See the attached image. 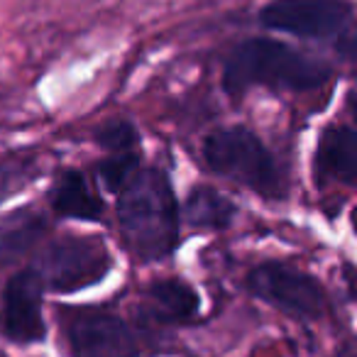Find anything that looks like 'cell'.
<instances>
[{
  "label": "cell",
  "instance_id": "obj_1",
  "mask_svg": "<svg viewBox=\"0 0 357 357\" xmlns=\"http://www.w3.org/2000/svg\"><path fill=\"white\" fill-rule=\"evenodd\" d=\"M120 233L130 252L142 262L162 259L178 243V213L169 178L157 169H137L120 189Z\"/></svg>",
  "mask_w": 357,
  "mask_h": 357
},
{
  "label": "cell",
  "instance_id": "obj_2",
  "mask_svg": "<svg viewBox=\"0 0 357 357\" xmlns=\"http://www.w3.org/2000/svg\"><path fill=\"white\" fill-rule=\"evenodd\" d=\"M328 79L331 66L323 59L274 40L243 42L223 69V86L230 96H243L255 86L306 93L321 89Z\"/></svg>",
  "mask_w": 357,
  "mask_h": 357
},
{
  "label": "cell",
  "instance_id": "obj_3",
  "mask_svg": "<svg viewBox=\"0 0 357 357\" xmlns=\"http://www.w3.org/2000/svg\"><path fill=\"white\" fill-rule=\"evenodd\" d=\"M204 159L215 174L262 194L267 199H284L287 186L262 139L248 128L215 130L204 142Z\"/></svg>",
  "mask_w": 357,
  "mask_h": 357
},
{
  "label": "cell",
  "instance_id": "obj_4",
  "mask_svg": "<svg viewBox=\"0 0 357 357\" xmlns=\"http://www.w3.org/2000/svg\"><path fill=\"white\" fill-rule=\"evenodd\" d=\"M110 252L103 240L69 235L52 245L45 252L40 269L42 284L54 291H79L93 287L110 272Z\"/></svg>",
  "mask_w": 357,
  "mask_h": 357
},
{
  "label": "cell",
  "instance_id": "obj_5",
  "mask_svg": "<svg viewBox=\"0 0 357 357\" xmlns=\"http://www.w3.org/2000/svg\"><path fill=\"white\" fill-rule=\"evenodd\" d=\"M259 22L303 40L352 37V8L345 0H277L259 13Z\"/></svg>",
  "mask_w": 357,
  "mask_h": 357
},
{
  "label": "cell",
  "instance_id": "obj_6",
  "mask_svg": "<svg viewBox=\"0 0 357 357\" xmlns=\"http://www.w3.org/2000/svg\"><path fill=\"white\" fill-rule=\"evenodd\" d=\"M248 287L262 301L296 318H321L326 311V291L311 277L289 264L267 262L252 269Z\"/></svg>",
  "mask_w": 357,
  "mask_h": 357
},
{
  "label": "cell",
  "instance_id": "obj_7",
  "mask_svg": "<svg viewBox=\"0 0 357 357\" xmlns=\"http://www.w3.org/2000/svg\"><path fill=\"white\" fill-rule=\"evenodd\" d=\"M42 284L35 269L17 272L3 289L0 301V331L17 345L42 342L47 337V323L42 316Z\"/></svg>",
  "mask_w": 357,
  "mask_h": 357
},
{
  "label": "cell",
  "instance_id": "obj_8",
  "mask_svg": "<svg viewBox=\"0 0 357 357\" xmlns=\"http://www.w3.org/2000/svg\"><path fill=\"white\" fill-rule=\"evenodd\" d=\"M69 345L79 357H137V337L125 321L103 311H76L66 321Z\"/></svg>",
  "mask_w": 357,
  "mask_h": 357
},
{
  "label": "cell",
  "instance_id": "obj_9",
  "mask_svg": "<svg viewBox=\"0 0 357 357\" xmlns=\"http://www.w3.org/2000/svg\"><path fill=\"white\" fill-rule=\"evenodd\" d=\"M316 176L352 186L357 178V135L350 125H337L323 132L316 147Z\"/></svg>",
  "mask_w": 357,
  "mask_h": 357
},
{
  "label": "cell",
  "instance_id": "obj_10",
  "mask_svg": "<svg viewBox=\"0 0 357 357\" xmlns=\"http://www.w3.org/2000/svg\"><path fill=\"white\" fill-rule=\"evenodd\" d=\"M199 294L181 279H159L144 291V311L159 323H186L199 313Z\"/></svg>",
  "mask_w": 357,
  "mask_h": 357
},
{
  "label": "cell",
  "instance_id": "obj_11",
  "mask_svg": "<svg viewBox=\"0 0 357 357\" xmlns=\"http://www.w3.org/2000/svg\"><path fill=\"white\" fill-rule=\"evenodd\" d=\"M52 206L59 215L76 220H98L103 211V204L91 191L86 176L76 169H66L59 176L54 194H52Z\"/></svg>",
  "mask_w": 357,
  "mask_h": 357
},
{
  "label": "cell",
  "instance_id": "obj_12",
  "mask_svg": "<svg viewBox=\"0 0 357 357\" xmlns=\"http://www.w3.org/2000/svg\"><path fill=\"white\" fill-rule=\"evenodd\" d=\"M47 230V223L40 213L20 211L0 220V267L20 259L35 248V243Z\"/></svg>",
  "mask_w": 357,
  "mask_h": 357
},
{
  "label": "cell",
  "instance_id": "obj_13",
  "mask_svg": "<svg viewBox=\"0 0 357 357\" xmlns=\"http://www.w3.org/2000/svg\"><path fill=\"white\" fill-rule=\"evenodd\" d=\"M233 213L235 206L211 186L194 189L184 204V218L194 228H225L230 223V218H233Z\"/></svg>",
  "mask_w": 357,
  "mask_h": 357
},
{
  "label": "cell",
  "instance_id": "obj_14",
  "mask_svg": "<svg viewBox=\"0 0 357 357\" xmlns=\"http://www.w3.org/2000/svg\"><path fill=\"white\" fill-rule=\"evenodd\" d=\"M96 142L103 149L113 154H123L130 152V147H135L137 142V130L128 123V120H115V123H108L96 132Z\"/></svg>",
  "mask_w": 357,
  "mask_h": 357
},
{
  "label": "cell",
  "instance_id": "obj_15",
  "mask_svg": "<svg viewBox=\"0 0 357 357\" xmlns=\"http://www.w3.org/2000/svg\"><path fill=\"white\" fill-rule=\"evenodd\" d=\"M137 169H139L137 157L130 154V152H123V154H115V157L108 159V162H103V167H100V176H103V181H105L108 189L120 191L125 186V181H128Z\"/></svg>",
  "mask_w": 357,
  "mask_h": 357
},
{
  "label": "cell",
  "instance_id": "obj_16",
  "mask_svg": "<svg viewBox=\"0 0 357 357\" xmlns=\"http://www.w3.org/2000/svg\"><path fill=\"white\" fill-rule=\"evenodd\" d=\"M30 164L27 162H3L0 164V201L15 194L22 184L30 181Z\"/></svg>",
  "mask_w": 357,
  "mask_h": 357
},
{
  "label": "cell",
  "instance_id": "obj_17",
  "mask_svg": "<svg viewBox=\"0 0 357 357\" xmlns=\"http://www.w3.org/2000/svg\"><path fill=\"white\" fill-rule=\"evenodd\" d=\"M337 357H355V355H352L350 350H345V352H340V355H337Z\"/></svg>",
  "mask_w": 357,
  "mask_h": 357
}]
</instances>
